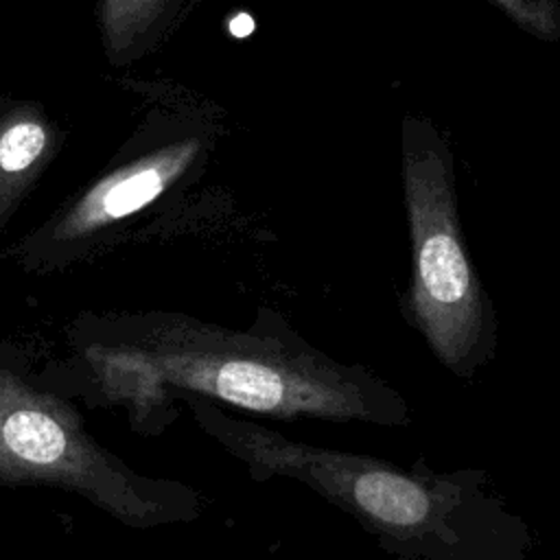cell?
Wrapping results in <instances>:
<instances>
[{
    "label": "cell",
    "instance_id": "6da1fadb",
    "mask_svg": "<svg viewBox=\"0 0 560 560\" xmlns=\"http://www.w3.org/2000/svg\"><path fill=\"white\" fill-rule=\"evenodd\" d=\"M70 339L138 431L160 433L179 394L276 420L413 422L407 400L381 376L324 354L269 306L245 330L164 311L83 315Z\"/></svg>",
    "mask_w": 560,
    "mask_h": 560
},
{
    "label": "cell",
    "instance_id": "277c9868",
    "mask_svg": "<svg viewBox=\"0 0 560 560\" xmlns=\"http://www.w3.org/2000/svg\"><path fill=\"white\" fill-rule=\"evenodd\" d=\"M153 103L85 186L4 249L28 273H52L120 243L140 219L192 184L210 155L208 118L173 90L151 85Z\"/></svg>",
    "mask_w": 560,
    "mask_h": 560
},
{
    "label": "cell",
    "instance_id": "5b68a950",
    "mask_svg": "<svg viewBox=\"0 0 560 560\" xmlns=\"http://www.w3.org/2000/svg\"><path fill=\"white\" fill-rule=\"evenodd\" d=\"M400 171L411 243L402 311L433 357L470 381L494 357L499 324L466 249L451 147L424 116L402 118Z\"/></svg>",
    "mask_w": 560,
    "mask_h": 560
},
{
    "label": "cell",
    "instance_id": "52a82bcc",
    "mask_svg": "<svg viewBox=\"0 0 560 560\" xmlns=\"http://www.w3.org/2000/svg\"><path fill=\"white\" fill-rule=\"evenodd\" d=\"M186 0H98L96 22L109 66L147 57L173 28Z\"/></svg>",
    "mask_w": 560,
    "mask_h": 560
},
{
    "label": "cell",
    "instance_id": "7a4b0ae2",
    "mask_svg": "<svg viewBox=\"0 0 560 560\" xmlns=\"http://www.w3.org/2000/svg\"><path fill=\"white\" fill-rule=\"evenodd\" d=\"M197 427L249 470L252 479L300 481L352 516L400 560H529L534 534L479 470L435 472L370 455L304 444L219 402L177 396Z\"/></svg>",
    "mask_w": 560,
    "mask_h": 560
},
{
    "label": "cell",
    "instance_id": "ba28073f",
    "mask_svg": "<svg viewBox=\"0 0 560 560\" xmlns=\"http://www.w3.org/2000/svg\"><path fill=\"white\" fill-rule=\"evenodd\" d=\"M534 39L560 42V0H488Z\"/></svg>",
    "mask_w": 560,
    "mask_h": 560
},
{
    "label": "cell",
    "instance_id": "8992f818",
    "mask_svg": "<svg viewBox=\"0 0 560 560\" xmlns=\"http://www.w3.org/2000/svg\"><path fill=\"white\" fill-rule=\"evenodd\" d=\"M63 138L39 101L0 96V230L55 162Z\"/></svg>",
    "mask_w": 560,
    "mask_h": 560
},
{
    "label": "cell",
    "instance_id": "3957f363",
    "mask_svg": "<svg viewBox=\"0 0 560 560\" xmlns=\"http://www.w3.org/2000/svg\"><path fill=\"white\" fill-rule=\"evenodd\" d=\"M0 486L70 492L118 523L151 529L195 521L201 497L153 479L103 446L83 416L28 370L26 357L0 346Z\"/></svg>",
    "mask_w": 560,
    "mask_h": 560
}]
</instances>
